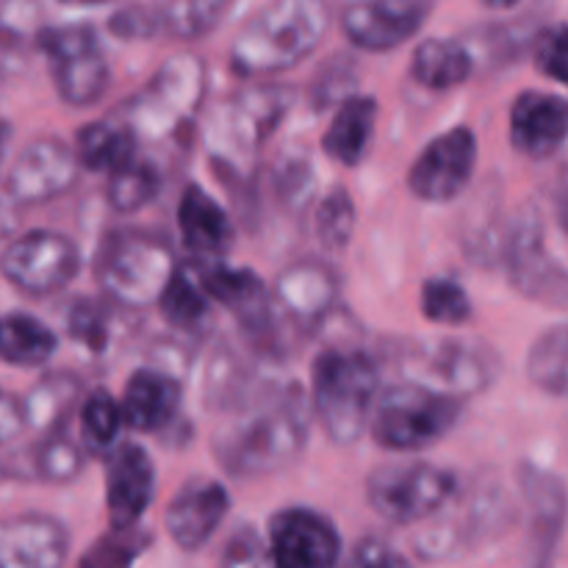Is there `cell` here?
<instances>
[{
  "label": "cell",
  "mask_w": 568,
  "mask_h": 568,
  "mask_svg": "<svg viewBox=\"0 0 568 568\" xmlns=\"http://www.w3.org/2000/svg\"><path fill=\"white\" fill-rule=\"evenodd\" d=\"M308 444V405L294 383L261 386L233 405L211 442L222 469L239 480L270 477L297 464Z\"/></svg>",
  "instance_id": "obj_1"
},
{
  "label": "cell",
  "mask_w": 568,
  "mask_h": 568,
  "mask_svg": "<svg viewBox=\"0 0 568 568\" xmlns=\"http://www.w3.org/2000/svg\"><path fill=\"white\" fill-rule=\"evenodd\" d=\"M331 28L322 0H272L233 37L231 70L242 78H270L308 59Z\"/></svg>",
  "instance_id": "obj_2"
},
{
  "label": "cell",
  "mask_w": 568,
  "mask_h": 568,
  "mask_svg": "<svg viewBox=\"0 0 568 568\" xmlns=\"http://www.w3.org/2000/svg\"><path fill=\"white\" fill-rule=\"evenodd\" d=\"M209 72L197 53H175L136 94L120 105L114 120L136 144H164L194 125L203 109Z\"/></svg>",
  "instance_id": "obj_3"
},
{
  "label": "cell",
  "mask_w": 568,
  "mask_h": 568,
  "mask_svg": "<svg viewBox=\"0 0 568 568\" xmlns=\"http://www.w3.org/2000/svg\"><path fill=\"white\" fill-rule=\"evenodd\" d=\"M294 105L292 87H250L227 94L205 122V150L227 175L247 178L261 150Z\"/></svg>",
  "instance_id": "obj_4"
},
{
  "label": "cell",
  "mask_w": 568,
  "mask_h": 568,
  "mask_svg": "<svg viewBox=\"0 0 568 568\" xmlns=\"http://www.w3.org/2000/svg\"><path fill=\"white\" fill-rule=\"evenodd\" d=\"M311 405L336 444H355L369 430L381 397V369L361 349L327 347L311 366Z\"/></svg>",
  "instance_id": "obj_5"
},
{
  "label": "cell",
  "mask_w": 568,
  "mask_h": 568,
  "mask_svg": "<svg viewBox=\"0 0 568 568\" xmlns=\"http://www.w3.org/2000/svg\"><path fill=\"white\" fill-rule=\"evenodd\" d=\"M397 364L405 383L464 403L466 397L488 392L503 375V358L488 342L475 336H430L403 342Z\"/></svg>",
  "instance_id": "obj_6"
},
{
  "label": "cell",
  "mask_w": 568,
  "mask_h": 568,
  "mask_svg": "<svg viewBox=\"0 0 568 568\" xmlns=\"http://www.w3.org/2000/svg\"><path fill=\"white\" fill-rule=\"evenodd\" d=\"M175 272V253L159 233L116 227L105 233L94 255V281L120 308L142 311L159 303Z\"/></svg>",
  "instance_id": "obj_7"
},
{
  "label": "cell",
  "mask_w": 568,
  "mask_h": 568,
  "mask_svg": "<svg viewBox=\"0 0 568 568\" xmlns=\"http://www.w3.org/2000/svg\"><path fill=\"white\" fill-rule=\"evenodd\" d=\"M464 403L430 392L416 383H397L377 397L369 433L383 449L419 453L433 447L458 427Z\"/></svg>",
  "instance_id": "obj_8"
},
{
  "label": "cell",
  "mask_w": 568,
  "mask_h": 568,
  "mask_svg": "<svg viewBox=\"0 0 568 568\" xmlns=\"http://www.w3.org/2000/svg\"><path fill=\"white\" fill-rule=\"evenodd\" d=\"M33 44L48 61L55 92L67 105L87 109L109 92L111 67L94 26L81 20L44 26Z\"/></svg>",
  "instance_id": "obj_9"
},
{
  "label": "cell",
  "mask_w": 568,
  "mask_h": 568,
  "mask_svg": "<svg viewBox=\"0 0 568 568\" xmlns=\"http://www.w3.org/2000/svg\"><path fill=\"white\" fill-rule=\"evenodd\" d=\"M460 494L458 475L444 466L414 460L386 464L366 480V499L381 519L392 525H416L442 514Z\"/></svg>",
  "instance_id": "obj_10"
},
{
  "label": "cell",
  "mask_w": 568,
  "mask_h": 568,
  "mask_svg": "<svg viewBox=\"0 0 568 568\" xmlns=\"http://www.w3.org/2000/svg\"><path fill=\"white\" fill-rule=\"evenodd\" d=\"M81 272V250L67 233L37 227L11 239L0 253V275L28 297H50Z\"/></svg>",
  "instance_id": "obj_11"
},
{
  "label": "cell",
  "mask_w": 568,
  "mask_h": 568,
  "mask_svg": "<svg viewBox=\"0 0 568 568\" xmlns=\"http://www.w3.org/2000/svg\"><path fill=\"white\" fill-rule=\"evenodd\" d=\"M503 258L510 283L525 297L564 308L566 266L547 244V225L536 205L521 209L516 222H510L508 239L503 244Z\"/></svg>",
  "instance_id": "obj_12"
},
{
  "label": "cell",
  "mask_w": 568,
  "mask_h": 568,
  "mask_svg": "<svg viewBox=\"0 0 568 568\" xmlns=\"http://www.w3.org/2000/svg\"><path fill=\"white\" fill-rule=\"evenodd\" d=\"M233 6L222 0H181V3H131L111 11L105 20L116 39H178L194 42L214 31Z\"/></svg>",
  "instance_id": "obj_13"
},
{
  "label": "cell",
  "mask_w": 568,
  "mask_h": 568,
  "mask_svg": "<svg viewBox=\"0 0 568 568\" xmlns=\"http://www.w3.org/2000/svg\"><path fill=\"white\" fill-rule=\"evenodd\" d=\"M266 568H338L342 536L314 508H283L266 527Z\"/></svg>",
  "instance_id": "obj_14"
},
{
  "label": "cell",
  "mask_w": 568,
  "mask_h": 568,
  "mask_svg": "<svg viewBox=\"0 0 568 568\" xmlns=\"http://www.w3.org/2000/svg\"><path fill=\"white\" fill-rule=\"evenodd\" d=\"M81 178L75 150L59 136H39L17 153L6 175V200L11 205H37L70 192Z\"/></svg>",
  "instance_id": "obj_15"
},
{
  "label": "cell",
  "mask_w": 568,
  "mask_h": 568,
  "mask_svg": "<svg viewBox=\"0 0 568 568\" xmlns=\"http://www.w3.org/2000/svg\"><path fill=\"white\" fill-rule=\"evenodd\" d=\"M477 170V136L455 125L433 139L408 170V189L425 203H449L471 183Z\"/></svg>",
  "instance_id": "obj_16"
},
{
  "label": "cell",
  "mask_w": 568,
  "mask_h": 568,
  "mask_svg": "<svg viewBox=\"0 0 568 568\" xmlns=\"http://www.w3.org/2000/svg\"><path fill=\"white\" fill-rule=\"evenodd\" d=\"M200 288L211 303L222 305L239 316L244 331L258 344L272 342L275 336V308H272V297L266 292L264 281L255 275L247 266H227L222 261H205V264L194 266Z\"/></svg>",
  "instance_id": "obj_17"
},
{
  "label": "cell",
  "mask_w": 568,
  "mask_h": 568,
  "mask_svg": "<svg viewBox=\"0 0 568 568\" xmlns=\"http://www.w3.org/2000/svg\"><path fill=\"white\" fill-rule=\"evenodd\" d=\"M430 14L427 0H361L344 6L342 31L355 48L388 53L408 42Z\"/></svg>",
  "instance_id": "obj_18"
},
{
  "label": "cell",
  "mask_w": 568,
  "mask_h": 568,
  "mask_svg": "<svg viewBox=\"0 0 568 568\" xmlns=\"http://www.w3.org/2000/svg\"><path fill=\"white\" fill-rule=\"evenodd\" d=\"M342 292V277L331 264L316 258L297 261L277 275L272 308L283 311L300 331H314L333 314Z\"/></svg>",
  "instance_id": "obj_19"
},
{
  "label": "cell",
  "mask_w": 568,
  "mask_h": 568,
  "mask_svg": "<svg viewBox=\"0 0 568 568\" xmlns=\"http://www.w3.org/2000/svg\"><path fill=\"white\" fill-rule=\"evenodd\" d=\"M231 514V491L220 480L194 477L183 483L164 514L170 538L183 552H197L214 538Z\"/></svg>",
  "instance_id": "obj_20"
},
{
  "label": "cell",
  "mask_w": 568,
  "mask_h": 568,
  "mask_svg": "<svg viewBox=\"0 0 568 568\" xmlns=\"http://www.w3.org/2000/svg\"><path fill=\"white\" fill-rule=\"evenodd\" d=\"M155 497L153 458L139 444H116L105 466V508L111 530H131Z\"/></svg>",
  "instance_id": "obj_21"
},
{
  "label": "cell",
  "mask_w": 568,
  "mask_h": 568,
  "mask_svg": "<svg viewBox=\"0 0 568 568\" xmlns=\"http://www.w3.org/2000/svg\"><path fill=\"white\" fill-rule=\"evenodd\" d=\"M181 405V377L164 366H142L128 377L122 392V425L133 433H164L178 425Z\"/></svg>",
  "instance_id": "obj_22"
},
{
  "label": "cell",
  "mask_w": 568,
  "mask_h": 568,
  "mask_svg": "<svg viewBox=\"0 0 568 568\" xmlns=\"http://www.w3.org/2000/svg\"><path fill=\"white\" fill-rule=\"evenodd\" d=\"M568 133V105L560 94L527 89L510 109V142L521 155L547 161L564 148Z\"/></svg>",
  "instance_id": "obj_23"
},
{
  "label": "cell",
  "mask_w": 568,
  "mask_h": 568,
  "mask_svg": "<svg viewBox=\"0 0 568 568\" xmlns=\"http://www.w3.org/2000/svg\"><path fill=\"white\" fill-rule=\"evenodd\" d=\"M70 536L53 516L22 514L0 521V568H61Z\"/></svg>",
  "instance_id": "obj_24"
},
{
  "label": "cell",
  "mask_w": 568,
  "mask_h": 568,
  "mask_svg": "<svg viewBox=\"0 0 568 568\" xmlns=\"http://www.w3.org/2000/svg\"><path fill=\"white\" fill-rule=\"evenodd\" d=\"M178 233L192 253L211 261L225 255L236 236L231 214L197 183H189L183 189L181 203H178Z\"/></svg>",
  "instance_id": "obj_25"
},
{
  "label": "cell",
  "mask_w": 568,
  "mask_h": 568,
  "mask_svg": "<svg viewBox=\"0 0 568 568\" xmlns=\"http://www.w3.org/2000/svg\"><path fill=\"white\" fill-rule=\"evenodd\" d=\"M377 125V100L369 94H349L333 114L322 150L342 166H358L372 148Z\"/></svg>",
  "instance_id": "obj_26"
},
{
  "label": "cell",
  "mask_w": 568,
  "mask_h": 568,
  "mask_svg": "<svg viewBox=\"0 0 568 568\" xmlns=\"http://www.w3.org/2000/svg\"><path fill=\"white\" fill-rule=\"evenodd\" d=\"M475 72V55L458 39H425L410 55V78L430 92L464 87Z\"/></svg>",
  "instance_id": "obj_27"
},
{
  "label": "cell",
  "mask_w": 568,
  "mask_h": 568,
  "mask_svg": "<svg viewBox=\"0 0 568 568\" xmlns=\"http://www.w3.org/2000/svg\"><path fill=\"white\" fill-rule=\"evenodd\" d=\"M83 399V383L72 372H53L44 375L37 386L22 397V416H26V430L48 433L70 425V416L75 414Z\"/></svg>",
  "instance_id": "obj_28"
},
{
  "label": "cell",
  "mask_w": 568,
  "mask_h": 568,
  "mask_svg": "<svg viewBox=\"0 0 568 568\" xmlns=\"http://www.w3.org/2000/svg\"><path fill=\"white\" fill-rule=\"evenodd\" d=\"M59 349V336L53 327L31 314H3L0 316V361L9 366H33L48 364Z\"/></svg>",
  "instance_id": "obj_29"
},
{
  "label": "cell",
  "mask_w": 568,
  "mask_h": 568,
  "mask_svg": "<svg viewBox=\"0 0 568 568\" xmlns=\"http://www.w3.org/2000/svg\"><path fill=\"white\" fill-rule=\"evenodd\" d=\"M75 159L83 170L105 172L111 175L139 155V144L125 125L111 116V120H94L83 125L75 136Z\"/></svg>",
  "instance_id": "obj_30"
},
{
  "label": "cell",
  "mask_w": 568,
  "mask_h": 568,
  "mask_svg": "<svg viewBox=\"0 0 568 568\" xmlns=\"http://www.w3.org/2000/svg\"><path fill=\"white\" fill-rule=\"evenodd\" d=\"M64 327L70 342L89 358H105L114 347L116 316L109 303L94 297H78L67 308Z\"/></svg>",
  "instance_id": "obj_31"
},
{
  "label": "cell",
  "mask_w": 568,
  "mask_h": 568,
  "mask_svg": "<svg viewBox=\"0 0 568 568\" xmlns=\"http://www.w3.org/2000/svg\"><path fill=\"white\" fill-rule=\"evenodd\" d=\"M87 460L89 453L78 442L75 433L70 430V425H67L42 436V442L33 449L31 471L39 480L53 483V486H67V483L78 480L83 475Z\"/></svg>",
  "instance_id": "obj_32"
},
{
  "label": "cell",
  "mask_w": 568,
  "mask_h": 568,
  "mask_svg": "<svg viewBox=\"0 0 568 568\" xmlns=\"http://www.w3.org/2000/svg\"><path fill=\"white\" fill-rule=\"evenodd\" d=\"M120 399L105 388H94L78 405V442L89 455H103L120 444L122 433Z\"/></svg>",
  "instance_id": "obj_33"
},
{
  "label": "cell",
  "mask_w": 568,
  "mask_h": 568,
  "mask_svg": "<svg viewBox=\"0 0 568 568\" xmlns=\"http://www.w3.org/2000/svg\"><path fill=\"white\" fill-rule=\"evenodd\" d=\"M161 183H164V178H161L159 166L136 155L120 170L111 172L109 183H105V197L116 214H136L159 197Z\"/></svg>",
  "instance_id": "obj_34"
},
{
  "label": "cell",
  "mask_w": 568,
  "mask_h": 568,
  "mask_svg": "<svg viewBox=\"0 0 568 568\" xmlns=\"http://www.w3.org/2000/svg\"><path fill=\"white\" fill-rule=\"evenodd\" d=\"M155 305L175 331H197L211 314V300L200 288L194 270H186V266H175Z\"/></svg>",
  "instance_id": "obj_35"
},
{
  "label": "cell",
  "mask_w": 568,
  "mask_h": 568,
  "mask_svg": "<svg viewBox=\"0 0 568 568\" xmlns=\"http://www.w3.org/2000/svg\"><path fill=\"white\" fill-rule=\"evenodd\" d=\"M566 361H568V333L566 325H552L532 342L527 355V377L536 388L549 397H566Z\"/></svg>",
  "instance_id": "obj_36"
},
{
  "label": "cell",
  "mask_w": 568,
  "mask_h": 568,
  "mask_svg": "<svg viewBox=\"0 0 568 568\" xmlns=\"http://www.w3.org/2000/svg\"><path fill=\"white\" fill-rule=\"evenodd\" d=\"M355 222H358V214H355L353 194L347 189L336 186L316 205L314 233L322 247L333 250V253H342L349 244V239H353Z\"/></svg>",
  "instance_id": "obj_37"
},
{
  "label": "cell",
  "mask_w": 568,
  "mask_h": 568,
  "mask_svg": "<svg viewBox=\"0 0 568 568\" xmlns=\"http://www.w3.org/2000/svg\"><path fill=\"white\" fill-rule=\"evenodd\" d=\"M471 297L455 277H430L422 286V314L444 327H458L471 320Z\"/></svg>",
  "instance_id": "obj_38"
},
{
  "label": "cell",
  "mask_w": 568,
  "mask_h": 568,
  "mask_svg": "<svg viewBox=\"0 0 568 568\" xmlns=\"http://www.w3.org/2000/svg\"><path fill=\"white\" fill-rule=\"evenodd\" d=\"M150 547V536L139 527L131 530H111L100 536L78 560V568H136L144 549Z\"/></svg>",
  "instance_id": "obj_39"
},
{
  "label": "cell",
  "mask_w": 568,
  "mask_h": 568,
  "mask_svg": "<svg viewBox=\"0 0 568 568\" xmlns=\"http://www.w3.org/2000/svg\"><path fill=\"white\" fill-rule=\"evenodd\" d=\"M566 26L558 22V26H549L547 31L538 33L536 50H532L536 67L555 83L566 81Z\"/></svg>",
  "instance_id": "obj_40"
},
{
  "label": "cell",
  "mask_w": 568,
  "mask_h": 568,
  "mask_svg": "<svg viewBox=\"0 0 568 568\" xmlns=\"http://www.w3.org/2000/svg\"><path fill=\"white\" fill-rule=\"evenodd\" d=\"M342 568H414L410 560L399 552L392 544L381 541V538H361L353 549H349L347 560Z\"/></svg>",
  "instance_id": "obj_41"
},
{
  "label": "cell",
  "mask_w": 568,
  "mask_h": 568,
  "mask_svg": "<svg viewBox=\"0 0 568 568\" xmlns=\"http://www.w3.org/2000/svg\"><path fill=\"white\" fill-rule=\"evenodd\" d=\"M266 564L264 538L253 527H239L222 555V568H261Z\"/></svg>",
  "instance_id": "obj_42"
},
{
  "label": "cell",
  "mask_w": 568,
  "mask_h": 568,
  "mask_svg": "<svg viewBox=\"0 0 568 568\" xmlns=\"http://www.w3.org/2000/svg\"><path fill=\"white\" fill-rule=\"evenodd\" d=\"M26 430V416H22L20 397L0 392V447L17 442Z\"/></svg>",
  "instance_id": "obj_43"
},
{
  "label": "cell",
  "mask_w": 568,
  "mask_h": 568,
  "mask_svg": "<svg viewBox=\"0 0 568 568\" xmlns=\"http://www.w3.org/2000/svg\"><path fill=\"white\" fill-rule=\"evenodd\" d=\"M17 214H14V205L9 200H0V236L11 233V227L17 225Z\"/></svg>",
  "instance_id": "obj_44"
},
{
  "label": "cell",
  "mask_w": 568,
  "mask_h": 568,
  "mask_svg": "<svg viewBox=\"0 0 568 568\" xmlns=\"http://www.w3.org/2000/svg\"><path fill=\"white\" fill-rule=\"evenodd\" d=\"M9 136H11V128H9V122H3V120H0V161H3V155H6V148H9Z\"/></svg>",
  "instance_id": "obj_45"
}]
</instances>
